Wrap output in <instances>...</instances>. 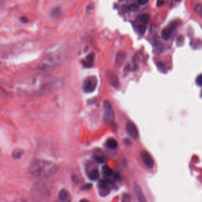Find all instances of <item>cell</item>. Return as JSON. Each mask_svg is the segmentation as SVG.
Returning <instances> with one entry per match:
<instances>
[{
	"label": "cell",
	"mask_w": 202,
	"mask_h": 202,
	"mask_svg": "<svg viewBox=\"0 0 202 202\" xmlns=\"http://www.w3.org/2000/svg\"><path fill=\"white\" fill-rule=\"evenodd\" d=\"M56 171L55 165L49 161L37 159L30 167V173L36 177H47L52 175Z\"/></svg>",
	"instance_id": "obj_1"
},
{
	"label": "cell",
	"mask_w": 202,
	"mask_h": 202,
	"mask_svg": "<svg viewBox=\"0 0 202 202\" xmlns=\"http://www.w3.org/2000/svg\"><path fill=\"white\" fill-rule=\"evenodd\" d=\"M51 52L46 53L41 62V67L44 69L52 68L63 61L65 58L67 52L66 48L63 47H56Z\"/></svg>",
	"instance_id": "obj_2"
},
{
	"label": "cell",
	"mask_w": 202,
	"mask_h": 202,
	"mask_svg": "<svg viewBox=\"0 0 202 202\" xmlns=\"http://www.w3.org/2000/svg\"><path fill=\"white\" fill-rule=\"evenodd\" d=\"M104 107V120L108 125H111L115 121V113L111 104L105 101L103 104Z\"/></svg>",
	"instance_id": "obj_3"
},
{
	"label": "cell",
	"mask_w": 202,
	"mask_h": 202,
	"mask_svg": "<svg viewBox=\"0 0 202 202\" xmlns=\"http://www.w3.org/2000/svg\"><path fill=\"white\" fill-rule=\"evenodd\" d=\"M97 79L95 76H91L87 78L83 84V90L84 92L90 93L93 92L97 85Z\"/></svg>",
	"instance_id": "obj_4"
},
{
	"label": "cell",
	"mask_w": 202,
	"mask_h": 202,
	"mask_svg": "<svg viewBox=\"0 0 202 202\" xmlns=\"http://www.w3.org/2000/svg\"><path fill=\"white\" fill-rule=\"evenodd\" d=\"M141 157L145 165L148 168L152 169L154 167V161L149 153L146 151H142L141 152Z\"/></svg>",
	"instance_id": "obj_5"
},
{
	"label": "cell",
	"mask_w": 202,
	"mask_h": 202,
	"mask_svg": "<svg viewBox=\"0 0 202 202\" xmlns=\"http://www.w3.org/2000/svg\"><path fill=\"white\" fill-rule=\"evenodd\" d=\"M178 24H179V23L177 21H174L171 24H170L169 26L165 28L162 31V33H161V37H162V38L164 40H168L170 39L173 31L177 27V26H178Z\"/></svg>",
	"instance_id": "obj_6"
},
{
	"label": "cell",
	"mask_w": 202,
	"mask_h": 202,
	"mask_svg": "<svg viewBox=\"0 0 202 202\" xmlns=\"http://www.w3.org/2000/svg\"><path fill=\"white\" fill-rule=\"evenodd\" d=\"M126 131L129 135L134 139H137L139 137L138 130L136 126L132 122H129L126 124Z\"/></svg>",
	"instance_id": "obj_7"
},
{
	"label": "cell",
	"mask_w": 202,
	"mask_h": 202,
	"mask_svg": "<svg viewBox=\"0 0 202 202\" xmlns=\"http://www.w3.org/2000/svg\"><path fill=\"white\" fill-rule=\"evenodd\" d=\"M106 77L109 84L115 88H117L119 85V79L115 73L111 71L106 72Z\"/></svg>",
	"instance_id": "obj_8"
},
{
	"label": "cell",
	"mask_w": 202,
	"mask_h": 202,
	"mask_svg": "<svg viewBox=\"0 0 202 202\" xmlns=\"http://www.w3.org/2000/svg\"><path fill=\"white\" fill-rule=\"evenodd\" d=\"M133 191L135 193V195H136L138 201H139L141 202L147 201V200H146V199H145V197L143 193L142 190L138 184H136V183L134 184Z\"/></svg>",
	"instance_id": "obj_9"
},
{
	"label": "cell",
	"mask_w": 202,
	"mask_h": 202,
	"mask_svg": "<svg viewBox=\"0 0 202 202\" xmlns=\"http://www.w3.org/2000/svg\"><path fill=\"white\" fill-rule=\"evenodd\" d=\"M95 59V53L91 52L89 54L83 61L84 66L86 68H91L94 65V62Z\"/></svg>",
	"instance_id": "obj_10"
},
{
	"label": "cell",
	"mask_w": 202,
	"mask_h": 202,
	"mask_svg": "<svg viewBox=\"0 0 202 202\" xmlns=\"http://www.w3.org/2000/svg\"><path fill=\"white\" fill-rule=\"evenodd\" d=\"M126 59V54L124 52H119L117 55L116 58V62L118 66H121L123 64L125 60Z\"/></svg>",
	"instance_id": "obj_11"
},
{
	"label": "cell",
	"mask_w": 202,
	"mask_h": 202,
	"mask_svg": "<svg viewBox=\"0 0 202 202\" xmlns=\"http://www.w3.org/2000/svg\"><path fill=\"white\" fill-rule=\"evenodd\" d=\"M69 193L65 189H62L59 194V199L61 201H67L69 200Z\"/></svg>",
	"instance_id": "obj_12"
},
{
	"label": "cell",
	"mask_w": 202,
	"mask_h": 202,
	"mask_svg": "<svg viewBox=\"0 0 202 202\" xmlns=\"http://www.w3.org/2000/svg\"><path fill=\"white\" fill-rule=\"evenodd\" d=\"M106 145L107 147L110 149H116L117 148L118 143L115 139L110 138L107 141Z\"/></svg>",
	"instance_id": "obj_13"
},
{
	"label": "cell",
	"mask_w": 202,
	"mask_h": 202,
	"mask_svg": "<svg viewBox=\"0 0 202 202\" xmlns=\"http://www.w3.org/2000/svg\"><path fill=\"white\" fill-rule=\"evenodd\" d=\"M108 181L106 180H100L99 183V189L100 190V192H104L105 191H107L109 189L108 187Z\"/></svg>",
	"instance_id": "obj_14"
},
{
	"label": "cell",
	"mask_w": 202,
	"mask_h": 202,
	"mask_svg": "<svg viewBox=\"0 0 202 202\" xmlns=\"http://www.w3.org/2000/svg\"><path fill=\"white\" fill-rule=\"evenodd\" d=\"M100 177V174L97 169H94L92 171H91L88 174L89 179L91 180H97Z\"/></svg>",
	"instance_id": "obj_15"
},
{
	"label": "cell",
	"mask_w": 202,
	"mask_h": 202,
	"mask_svg": "<svg viewBox=\"0 0 202 202\" xmlns=\"http://www.w3.org/2000/svg\"><path fill=\"white\" fill-rule=\"evenodd\" d=\"M102 171H103V173L107 176H111L114 173L113 171L112 170V169L110 168L107 165L103 166V167L102 168Z\"/></svg>",
	"instance_id": "obj_16"
},
{
	"label": "cell",
	"mask_w": 202,
	"mask_h": 202,
	"mask_svg": "<svg viewBox=\"0 0 202 202\" xmlns=\"http://www.w3.org/2000/svg\"><path fill=\"white\" fill-rule=\"evenodd\" d=\"M150 20V15L148 13L143 14L141 17V21L144 25H147Z\"/></svg>",
	"instance_id": "obj_17"
},
{
	"label": "cell",
	"mask_w": 202,
	"mask_h": 202,
	"mask_svg": "<svg viewBox=\"0 0 202 202\" xmlns=\"http://www.w3.org/2000/svg\"><path fill=\"white\" fill-rule=\"evenodd\" d=\"M23 151L21 149H15L13 152V157L15 159H19L23 155Z\"/></svg>",
	"instance_id": "obj_18"
},
{
	"label": "cell",
	"mask_w": 202,
	"mask_h": 202,
	"mask_svg": "<svg viewBox=\"0 0 202 202\" xmlns=\"http://www.w3.org/2000/svg\"><path fill=\"white\" fill-rule=\"evenodd\" d=\"M157 65L158 69H159L161 72H166V68H165V65H164L163 62H158L157 63Z\"/></svg>",
	"instance_id": "obj_19"
},
{
	"label": "cell",
	"mask_w": 202,
	"mask_h": 202,
	"mask_svg": "<svg viewBox=\"0 0 202 202\" xmlns=\"http://www.w3.org/2000/svg\"><path fill=\"white\" fill-rule=\"evenodd\" d=\"M195 10L198 15H199L200 16H201V15H202V6L200 4L196 5V6L195 7Z\"/></svg>",
	"instance_id": "obj_20"
},
{
	"label": "cell",
	"mask_w": 202,
	"mask_h": 202,
	"mask_svg": "<svg viewBox=\"0 0 202 202\" xmlns=\"http://www.w3.org/2000/svg\"><path fill=\"white\" fill-rule=\"evenodd\" d=\"M60 14H61V10L59 9H58V8H56V9H54L52 13V15L53 17H56V18L58 17V16L60 15Z\"/></svg>",
	"instance_id": "obj_21"
},
{
	"label": "cell",
	"mask_w": 202,
	"mask_h": 202,
	"mask_svg": "<svg viewBox=\"0 0 202 202\" xmlns=\"http://www.w3.org/2000/svg\"><path fill=\"white\" fill-rule=\"evenodd\" d=\"M146 29H147V26L146 25H141L138 27V30L139 31V33L142 35H143L145 33V32L146 31Z\"/></svg>",
	"instance_id": "obj_22"
},
{
	"label": "cell",
	"mask_w": 202,
	"mask_h": 202,
	"mask_svg": "<svg viewBox=\"0 0 202 202\" xmlns=\"http://www.w3.org/2000/svg\"><path fill=\"white\" fill-rule=\"evenodd\" d=\"M196 84L200 87L202 85V75L201 74H200L197 78H196Z\"/></svg>",
	"instance_id": "obj_23"
},
{
	"label": "cell",
	"mask_w": 202,
	"mask_h": 202,
	"mask_svg": "<svg viewBox=\"0 0 202 202\" xmlns=\"http://www.w3.org/2000/svg\"><path fill=\"white\" fill-rule=\"evenodd\" d=\"M95 161H97V162L100 163V164H102L104 162V158L101 157V156H99V155H97V156H95Z\"/></svg>",
	"instance_id": "obj_24"
},
{
	"label": "cell",
	"mask_w": 202,
	"mask_h": 202,
	"mask_svg": "<svg viewBox=\"0 0 202 202\" xmlns=\"http://www.w3.org/2000/svg\"><path fill=\"white\" fill-rule=\"evenodd\" d=\"M183 42H184V37L183 36H180L178 37L177 39V45L179 46H181L183 44Z\"/></svg>",
	"instance_id": "obj_25"
},
{
	"label": "cell",
	"mask_w": 202,
	"mask_h": 202,
	"mask_svg": "<svg viewBox=\"0 0 202 202\" xmlns=\"http://www.w3.org/2000/svg\"><path fill=\"white\" fill-rule=\"evenodd\" d=\"M91 187H92L91 184H87L82 187L81 190H90L91 189Z\"/></svg>",
	"instance_id": "obj_26"
},
{
	"label": "cell",
	"mask_w": 202,
	"mask_h": 202,
	"mask_svg": "<svg viewBox=\"0 0 202 202\" xmlns=\"http://www.w3.org/2000/svg\"><path fill=\"white\" fill-rule=\"evenodd\" d=\"M137 9H138V7H137L136 5L135 4H132L129 7H128V10H136Z\"/></svg>",
	"instance_id": "obj_27"
},
{
	"label": "cell",
	"mask_w": 202,
	"mask_h": 202,
	"mask_svg": "<svg viewBox=\"0 0 202 202\" xmlns=\"http://www.w3.org/2000/svg\"><path fill=\"white\" fill-rule=\"evenodd\" d=\"M149 1V0H138V3L141 5H143L147 4Z\"/></svg>",
	"instance_id": "obj_28"
},
{
	"label": "cell",
	"mask_w": 202,
	"mask_h": 202,
	"mask_svg": "<svg viewBox=\"0 0 202 202\" xmlns=\"http://www.w3.org/2000/svg\"><path fill=\"white\" fill-rule=\"evenodd\" d=\"M165 2H164V0H157V5L158 7H161V6H162L164 4Z\"/></svg>",
	"instance_id": "obj_29"
},
{
	"label": "cell",
	"mask_w": 202,
	"mask_h": 202,
	"mask_svg": "<svg viewBox=\"0 0 202 202\" xmlns=\"http://www.w3.org/2000/svg\"><path fill=\"white\" fill-rule=\"evenodd\" d=\"M21 21L23 23H27L29 20H28V19H27L26 17H21Z\"/></svg>",
	"instance_id": "obj_30"
},
{
	"label": "cell",
	"mask_w": 202,
	"mask_h": 202,
	"mask_svg": "<svg viewBox=\"0 0 202 202\" xmlns=\"http://www.w3.org/2000/svg\"><path fill=\"white\" fill-rule=\"evenodd\" d=\"M126 199V200H125L124 201H128L127 199H131L130 196H129V195H125V196H123V199Z\"/></svg>",
	"instance_id": "obj_31"
},
{
	"label": "cell",
	"mask_w": 202,
	"mask_h": 202,
	"mask_svg": "<svg viewBox=\"0 0 202 202\" xmlns=\"http://www.w3.org/2000/svg\"><path fill=\"white\" fill-rule=\"evenodd\" d=\"M175 1H177V2H180V1H181V0H175Z\"/></svg>",
	"instance_id": "obj_32"
},
{
	"label": "cell",
	"mask_w": 202,
	"mask_h": 202,
	"mask_svg": "<svg viewBox=\"0 0 202 202\" xmlns=\"http://www.w3.org/2000/svg\"><path fill=\"white\" fill-rule=\"evenodd\" d=\"M119 1H124V0H119Z\"/></svg>",
	"instance_id": "obj_33"
}]
</instances>
